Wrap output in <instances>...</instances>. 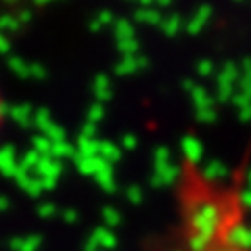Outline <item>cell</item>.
<instances>
[{"mask_svg": "<svg viewBox=\"0 0 251 251\" xmlns=\"http://www.w3.org/2000/svg\"><path fill=\"white\" fill-rule=\"evenodd\" d=\"M0 115H2V113H0Z\"/></svg>", "mask_w": 251, "mask_h": 251, "instance_id": "6da1fadb", "label": "cell"}]
</instances>
